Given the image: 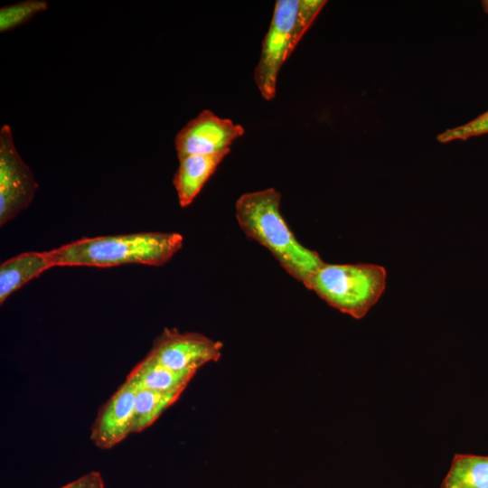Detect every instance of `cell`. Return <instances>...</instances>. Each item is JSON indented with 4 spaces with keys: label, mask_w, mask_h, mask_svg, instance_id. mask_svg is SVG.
Returning <instances> with one entry per match:
<instances>
[{
    "label": "cell",
    "mask_w": 488,
    "mask_h": 488,
    "mask_svg": "<svg viewBox=\"0 0 488 488\" xmlns=\"http://www.w3.org/2000/svg\"><path fill=\"white\" fill-rule=\"evenodd\" d=\"M183 244V236L176 232L144 231L85 237L48 250V255L52 267H159L167 263Z\"/></svg>",
    "instance_id": "2"
},
{
    "label": "cell",
    "mask_w": 488,
    "mask_h": 488,
    "mask_svg": "<svg viewBox=\"0 0 488 488\" xmlns=\"http://www.w3.org/2000/svg\"><path fill=\"white\" fill-rule=\"evenodd\" d=\"M52 267L48 251H27L0 265V304L29 281Z\"/></svg>",
    "instance_id": "10"
},
{
    "label": "cell",
    "mask_w": 488,
    "mask_h": 488,
    "mask_svg": "<svg viewBox=\"0 0 488 488\" xmlns=\"http://www.w3.org/2000/svg\"><path fill=\"white\" fill-rule=\"evenodd\" d=\"M441 488H488V456L456 454Z\"/></svg>",
    "instance_id": "12"
},
{
    "label": "cell",
    "mask_w": 488,
    "mask_h": 488,
    "mask_svg": "<svg viewBox=\"0 0 488 488\" xmlns=\"http://www.w3.org/2000/svg\"><path fill=\"white\" fill-rule=\"evenodd\" d=\"M243 135L241 125L220 117L209 109L202 110L176 134L174 146L177 158L230 150L233 141Z\"/></svg>",
    "instance_id": "7"
},
{
    "label": "cell",
    "mask_w": 488,
    "mask_h": 488,
    "mask_svg": "<svg viewBox=\"0 0 488 488\" xmlns=\"http://www.w3.org/2000/svg\"><path fill=\"white\" fill-rule=\"evenodd\" d=\"M61 488H104V483L99 473L91 472Z\"/></svg>",
    "instance_id": "16"
},
{
    "label": "cell",
    "mask_w": 488,
    "mask_h": 488,
    "mask_svg": "<svg viewBox=\"0 0 488 488\" xmlns=\"http://www.w3.org/2000/svg\"><path fill=\"white\" fill-rule=\"evenodd\" d=\"M230 152L226 150L208 155H193L178 159L179 165L173 183L181 207H187L194 201Z\"/></svg>",
    "instance_id": "9"
},
{
    "label": "cell",
    "mask_w": 488,
    "mask_h": 488,
    "mask_svg": "<svg viewBox=\"0 0 488 488\" xmlns=\"http://www.w3.org/2000/svg\"><path fill=\"white\" fill-rule=\"evenodd\" d=\"M47 8L48 3L44 0H26L5 5L0 9V32L13 30Z\"/></svg>",
    "instance_id": "14"
},
{
    "label": "cell",
    "mask_w": 488,
    "mask_h": 488,
    "mask_svg": "<svg viewBox=\"0 0 488 488\" xmlns=\"http://www.w3.org/2000/svg\"><path fill=\"white\" fill-rule=\"evenodd\" d=\"M136 388L126 381L102 405L90 429V440L100 449H109L133 433Z\"/></svg>",
    "instance_id": "8"
},
{
    "label": "cell",
    "mask_w": 488,
    "mask_h": 488,
    "mask_svg": "<svg viewBox=\"0 0 488 488\" xmlns=\"http://www.w3.org/2000/svg\"><path fill=\"white\" fill-rule=\"evenodd\" d=\"M38 183L29 166L18 154L12 129H0V225L16 217L32 202Z\"/></svg>",
    "instance_id": "5"
},
{
    "label": "cell",
    "mask_w": 488,
    "mask_h": 488,
    "mask_svg": "<svg viewBox=\"0 0 488 488\" xmlns=\"http://www.w3.org/2000/svg\"><path fill=\"white\" fill-rule=\"evenodd\" d=\"M179 392H160L136 389L134 404L133 433L150 427L181 396Z\"/></svg>",
    "instance_id": "13"
},
{
    "label": "cell",
    "mask_w": 488,
    "mask_h": 488,
    "mask_svg": "<svg viewBox=\"0 0 488 488\" xmlns=\"http://www.w3.org/2000/svg\"><path fill=\"white\" fill-rule=\"evenodd\" d=\"M387 271L376 264H326L314 276L309 290L334 309L364 317L386 288Z\"/></svg>",
    "instance_id": "4"
},
{
    "label": "cell",
    "mask_w": 488,
    "mask_h": 488,
    "mask_svg": "<svg viewBox=\"0 0 488 488\" xmlns=\"http://www.w3.org/2000/svg\"><path fill=\"white\" fill-rule=\"evenodd\" d=\"M281 194L274 188L242 194L236 202V219L242 231L267 249L279 265L309 288L324 264L320 255L301 244L280 212Z\"/></svg>",
    "instance_id": "1"
},
{
    "label": "cell",
    "mask_w": 488,
    "mask_h": 488,
    "mask_svg": "<svg viewBox=\"0 0 488 488\" xmlns=\"http://www.w3.org/2000/svg\"><path fill=\"white\" fill-rule=\"evenodd\" d=\"M193 376L175 372L146 355L131 370L126 381L136 389L183 393Z\"/></svg>",
    "instance_id": "11"
},
{
    "label": "cell",
    "mask_w": 488,
    "mask_h": 488,
    "mask_svg": "<svg viewBox=\"0 0 488 488\" xmlns=\"http://www.w3.org/2000/svg\"><path fill=\"white\" fill-rule=\"evenodd\" d=\"M324 0H277L255 68L256 85L266 100L275 98L277 77L284 62L310 28Z\"/></svg>",
    "instance_id": "3"
},
{
    "label": "cell",
    "mask_w": 488,
    "mask_h": 488,
    "mask_svg": "<svg viewBox=\"0 0 488 488\" xmlns=\"http://www.w3.org/2000/svg\"><path fill=\"white\" fill-rule=\"evenodd\" d=\"M222 347L221 342L202 333L165 328L147 355L175 372L194 375L204 364L217 361Z\"/></svg>",
    "instance_id": "6"
},
{
    "label": "cell",
    "mask_w": 488,
    "mask_h": 488,
    "mask_svg": "<svg viewBox=\"0 0 488 488\" xmlns=\"http://www.w3.org/2000/svg\"><path fill=\"white\" fill-rule=\"evenodd\" d=\"M484 10L488 13V0L483 2Z\"/></svg>",
    "instance_id": "17"
},
{
    "label": "cell",
    "mask_w": 488,
    "mask_h": 488,
    "mask_svg": "<svg viewBox=\"0 0 488 488\" xmlns=\"http://www.w3.org/2000/svg\"><path fill=\"white\" fill-rule=\"evenodd\" d=\"M488 133V111L470 122L458 126L438 134L437 141L447 143L458 139L465 140L467 138L481 136Z\"/></svg>",
    "instance_id": "15"
}]
</instances>
